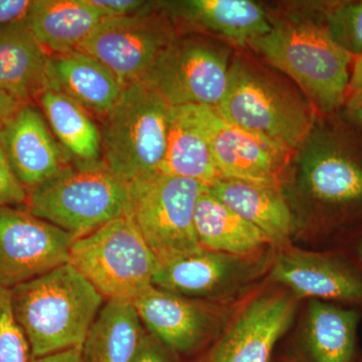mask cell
I'll return each instance as SVG.
<instances>
[{"label":"cell","mask_w":362,"mask_h":362,"mask_svg":"<svg viewBox=\"0 0 362 362\" xmlns=\"http://www.w3.org/2000/svg\"><path fill=\"white\" fill-rule=\"evenodd\" d=\"M35 100L52 134L71 160L102 159L101 131L89 112L71 98L51 89L42 90Z\"/></svg>","instance_id":"484cf974"},{"label":"cell","mask_w":362,"mask_h":362,"mask_svg":"<svg viewBox=\"0 0 362 362\" xmlns=\"http://www.w3.org/2000/svg\"><path fill=\"white\" fill-rule=\"evenodd\" d=\"M13 315L33 358L82 349L104 298L66 263L11 289Z\"/></svg>","instance_id":"6da1fadb"},{"label":"cell","mask_w":362,"mask_h":362,"mask_svg":"<svg viewBox=\"0 0 362 362\" xmlns=\"http://www.w3.org/2000/svg\"><path fill=\"white\" fill-rule=\"evenodd\" d=\"M75 240L26 207L0 206V287L13 289L68 263Z\"/></svg>","instance_id":"30bf717a"},{"label":"cell","mask_w":362,"mask_h":362,"mask_svg":"<svg viewBox=\"0 0 362 362\" xmlns=\"http://www.w3.org/2000/svg\"><path fill=\"white\" fill-rule=\"evenodd\" d=\"M305 189L340 225L362 214V162L349 151L320 143L309 148L301 161Z\"/></svg>","instance_id":"e0dca14e"},{"label":"cell","mask_w":362,"mask_h":362,"mask_svg":"<svg viewBox=\"0 0 362 362\" xmlns=\"http://www.w3.org/2000/svg\"><path fill=\"white\" fill-rule=\"evenodd\" d=\"M0 145L28 192L71 161L52 134L42 111L30 102L23 105L0 130Z\"/></svg>","instance_id":"2e32d148"},{"label":"cell","mask_w":362,"mask_h":362,"mask_svg":"<svg viewBox=\"0 0 362 362\" xmlns=\"http://www.w3.org/2000/svg\"><path fill=\"white\" fill-rule=\"evenodd\" d=\"M127 204V182L99 159L71 160L28 192L26 209L78 239L126 216Z\"/></svg>","instance_id":"7a4b0ae2"},{"label":"cell","mask_w":362,"mask_h":362,"mask_svg":"<svg viewBox=\"0 0 362 362\" xmlns=\"http://www.w3.org/2000/svg\"><path fill=\"white\" fill-rule=\"evenodd\" d=\"M349 93L350 108L362 103V57L356 58V64H354L347 95Z\"/></svg>","instance_id":"e575fe53"},{"label":"cell","mask_w":362,"mask_h":362,"mask_svg":"<svg viewBox=\"0 0 362 362\" xmlns=\"http://www.w3.org/2000/svg\"><path fill=\"white\" fill-rule=\"evenodd\" d=\"M33 362H83L82 349H69L51 356L33 358Z\"/></svg>","instance_id":"d590c367"},{"label":"cell","mask_w":362,"mask_h":362,"mask_svg":"<svg viewBox=\"0 0 362 362\" xmlns=\"http://www.w3.org/2000/svg\"><path fill=\"white\" fill-rule=\"evenodd\" d=\"M25 104L13 95L0 90V130Z\"/></svg>","instance_id":"836d02e7"},{"label":"cell","mask_w":362,"mask_h":362,"mask_svg":"<svg viewBox=\"0 0 362 362\" xmlns=\"http://www.w3.org/2000/svg\"><path fill=\"white\" fill-rule=\"evenodd\" d=\"M104 18L89 0H33L25 25L49 54H62L78 49Z\"/></svg>","instance_id":"ffe728a7"},{"label":"cell","mask_w":362,"mask_h":362,"mask_svg":"<svg viewBox=\"0 0 362 362\" xmlns=\"http://www.w3.org/2000/svg\"><path fill=\"white\" fill-rule=\"evenodd\" d=\"M228 52L201 40L175 39L140 82L170 107H218L228 83Z\"/></svg>","instance_id":"ba28073f"},{"label":"cell","mask_w":362,"mask_h":362,"mask_svg":"<svg viewBox=\"0 0 362 362\" xmlns=\"http://www.w3.org/2000/svg\"><path fill=\"white\" fill-rule=\"evenodd\" d=\"M357 362H362V358L358 359V361H357Z\"/></svg>","instance_id":"f35d334b"},{"label":"cell","mask_w":362,"mask_h":362,"mask_svg":"<svg viewBox=\"0 0 362 362\" xmlns=\"http://www.w3.org/2000/svg\"><path fill=\"white\" fill-rule=\"evenodd\" d=\"M159 173L211 187L221 180L195 105L170 107L168 144Z\"/></svg>","instance_id":"7402d4cb"},{"label":"cell","mask_w":362,"mask_h":362,"mask_svg":"<svg viewBox=\"0 0 362 362\" xmlns=\"http://www.w3.org/2000/svg\"><path fill=\"white\" fill-rule=\"evenodd\" d=\"M326 30L335 44L350 56L362 57V1L329 11Z\"/></svg>","instance_id":"f1b7e54d"},{"label":"cell","mask_w":362,"mask_h":362,"mask_svg":"<svg viewBox=\"0 0 362 362\" xmlns=\"http://www.w3.org/2000/svg\"><path fill=\"white\" fill-rule=\"evenodd\" d=\"M181 8L188 20L240 45L273 28L264 9L249 0H189Z\"/></svg>","instance_id":"4316f807"},{"label":"cell","mask_w":362,"mask_h":362,"mask_svg":"<svg viewBox=\"0 0 362 362\" xmlns=\"http://www.w3.org/2000/svg\"><path fill=\"white\" fill-rule=\"evenodd\" d=\"M272 278L298 298L362 305V275L341 252L277 247Z\"/></svg>","instance_id":"9a60e30c"},{"label":"cell","mask_w":362,"mask_h":362,"mask_svg":"<svg viewBox=\"0 0 362 362\" xmlns=\"http://www.w3.org/2000/svg\"><path fill=\"white\" fill-rule=\"evenodd\" d=\"M249 45L290 76L321 111L335 110L346 99L352 57L326 28L310 21L280 23Z\"/></svg>","instance_id":"3957f363"},{"label":"cell","mask_w":362,"mask_h":362,"mask_svg":"<svg viewBox=\"0 0 362 362\" xmlns=\"http://www.w3.org/2000/svg\"><path fill=\"white\" fill-rule=\"evenodd\" d=\"M361 314L334 302L312 299L305 324L302 362H357Z\"/></svg>","instance_id":"44dd1931"},{"label":"cell","mask_w":362,"mask_h":362,"mask_svg":"<svg viewBox=\"0 0 362 362\" xmlns=\"http://www.w3.org/2000/svg\"><path fill=\"white\" fill-rule=\"evenodd\" d=\"M28 192L14 175L0 145V206L26 207Z\"/></svg>","instance_id":"f546056e"},{"label":"cell","mask_w":362,"mask_h":362,"mask_svg":"<svg viewBox=\"0 0 362 362\" xmlns=\"http://www.w3.org/2000/svg\"><path fill=\"white\" fill-rule=\"evenodd\" d=\"M133 362H176V356L147 333Z\"/></svg>","instance_id":"d6a6232c"},{"label":"cell","mask_w":362,"mask_h":362,"mask_svg":"<svg viewBox=\"0 0 362 362\" xmlns=\"http://www.w3.org/2000/svg\"><path fill=\"white\" fill-rule=\"evenodd\" d=\"M49 54L25 23L0 28V90L30 103L47 87Z\"/></svg>","instance_id":"603a6c76"},{"label":"cell","mask_w":362,"mask_h":362,"mask_svg":"<svg viewBox=\"0 0 362 362\" xmlns=\"http://www.w3.org/2000/svg\"><path fill=\"white\" fill-rule=\"evenodd\" d=\"M32 350L11 307V289L0 287V362H33Z\"/></svg>","instance_id":"83f0119b"},{"label":"cell","mask_w":362,"mask_h":362,"mask_svg":"<svg viewBox=\"0 0 362 362\" xmlns=\"http://www.w3.org/2000/svg\"><path fill=\"white\" fill-rule=\"evenodd\" d=\"M350 246H346L347 252H342L354 264L362 275V233L354 238Z\"/></svg>","instance_id":"8d00e7d4"},{"label":"cell","mask_w":362,"mask_h":362,"mask_svg":"<svg viewBox=\"0 0 362 362\" xmlns=\"http://www.w3.org/2000/svg\"><path fill=\"white\" fill-rule=\"evenodd\" d=\"M352 112H354V115L356 117L358 122L362 125V103L356 105V106L352 107Z\"/></svg>","instance_id":"74e56055"},{"label":"cell","mask_w":362,"mask_h":362,"mask_svg":"<svg viewBox=\"0 0 362 362\" xmlns=\"http://www.w3.org/2000/svg\"><path fill=\"white\" fill-rule=\"evenodd\" d=\"M132 304L146 332L176 356H197L232 314L216 302L180 296L156 286Z\"/></svg>","instance_id":"8fae6325"},{"label":"cell","mask_w":362,"mask_h":362,"mask_svg":"<svg viewBox=\"0 0 362 362\" xmlns=\"http://www.w3.org/2000/svg\"><path fill=\"white\" fill-rule=\"evenodd\" d=\"M73 266L107 301L133 303L153 286L159 261L127 216L74 240Z\"/></svg>","instance_id":"5b68a950"},{"label":"cell","mask_w":362,"mask_h":362,"mask_svg":"<svg viewBox=\"0 0 362 362\" xmlns=\"http://www.w3.org/2000/svg\"><path fill=\"white\" fill-rule=\"evenodd\" d=\"M175 39L168 20L151 11L127 18H104L77 51L96 59L126 87L140 81Z\"/></svg>","instance_id":"7c38bea8"},{"label":"cell","mask_w":362,"mask_h":362,"mask_svg":"<svg viewBox=\"0 0 362 362\" xmlns=\"http://www.w3.org/2000/svg\"><path fill=\"white\" fill-rule=\"evenodd\" d=\"M216 110L225 120L289 150L306 139L314 124L311 107L242 59L230 66L225 96Z\"/></svg>","instance_id":"8992f818"},{"label":"cell","mask_w":362,"mask_h":362,"mask_svg":"<svg viewBox=\"0 0 362 362\" xmlns=\"http://www.w3.org/2000/svg\"><path fill=\"white\" fill-rule=\"evenodd\" d=\"M194 223L199 246L209 251L251 256L271 246L261 230L226 206L209 188L197 199Z\"/></svg>","instance_id":"cb8c5ba5"},{"label":"cell","mask_w":362,"mask_h":362,"mask_svg":"<svg viewBox=\"0 0 362 362\" xmlns=\"http://www.w3.org/2000/svg\"><path fill=\"white\" fill-rule=\"evenodd\" d=\"M146 335L132 303L105 302L83 344V362H133Z\"/></svg>","instance_id":"d4e9b609"},{"label":"cell","mask_w":362,"mask_h":362,"mask_svg":"<svg viewBox=\"0 0 362 362\" xmlns=\"http://www.w3.org/2000/svg\"><path fill=\"white\" fill-rule=\"evenodd\" d=\"M170 106L140 81L124 88L102 118V159L126 182L157 175L165 156Z\"/></svg>","instance_id":"277c9868"},{"label":"cell","mask_w":362,"mask_h":362,"mask_svg":"<svg viewBox=\"0 0 362 362\" xmlns=\"http://www.w3.org/2000/svg\"><path fill=\"white\" fill-rule=\"evenodd\" d=\"M126 216L159 264L201 251L194 230L197 199L207 187L197 181L157 173L127 183Z\"/></svg>","instance_id":"52a82bcc"},{"label":"cell","mask_w":362,"mask_h":362,"mask_svg":"<svg viewBox=\"0 0 362 362\" xmlns=\"http://www.w3.org/2000/svg\"><path fill=\"white\" fill-rule=\"evenodd\" d=\"M298 301L284 287L255 295L230 314L220 334L192 362H270L291 325Z\"/></svg>","instance_id":"9c48e42d"},{"label":"cell","mask_w":362,"mask_h":362,"mask_svg":"<svg viewBox=\"0 0 362 362\" xmlns=\"http://www.w3.org/2000/svg\"><path fill=\"white\" fill-rule=\"evenodd\" d=\"M105 18H127L153 11L151 1L143 0H89Z\"/></svg>","instance_id":"4dcf8cb0"},{"label":"cell","mask_w":362,"mask_h":362,"mask_svg":"<svg viewBox=\"0 0 362 362\" xmlns=\"http://www.w3.org/2000/svg\"><path fill=\"white\" fill-rule=\"evenodd\" d=\"M33 0H0V28L25 23Z\"/></svg>","instance_id":"1f68e13d"},{"label":"cell","mask_w":362,"mask_h":362,"mask_svg":"<svg viewBox=\"0 0 362 362\" xmlns=\"http://www.w3.org/2000/svg\"><path fill=\"white\" fill-rule=\"evenodd\" d=\"M209 189L240 218L261 230L272 247L289 246L292 214L281 188L221 178Z\"/></svg>","instance_id":"d6986e66"},{"label":"cell","mask_w":362,"mask_h":362,"mask_svg":"<svg viewBox=\"0 0 362 362\" xmlns=\"http://www.w3.org/2000/svg\"><path fill=\"white\" fill-rule=\"evenodd\" d=\"M195 107L221 178L282 187L291 150L228 122L216 107Z\"/></svg>","instance_id":"4fadbf2b"},{"label":"cell","mask_w":362,"mask_h":362,"mask_svg":"<svg viewBox=\"0 0 362 362\" xmlns=\"http://www.w3.org/2000/svg\"><path fill=\"white\" fill-rule=\"evenodd\" d=\"M124 88L106 66L85 52L76 49L49 54L45 89L66 95L93 115L106 116Z\"/></svg>","instance_id":"ac0fdd59"},{"label":"cell","mask_w":362,"mask_h":362,"mask_svg":"<svg viewBox=\"0 0 362 362\" xmlns=\"http://www.w3.org/2000/svg\"><path fill=\"white\" fill-rule=\"evenodd\" d=\"M258 254L237 256L202 249L160 264L152 284L180 296L218 303L258 277L268 263L255 258Z\"/></svg>","instance_id":"5bb4252c"}]
</instances>
